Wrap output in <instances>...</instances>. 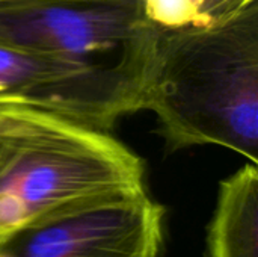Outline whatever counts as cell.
I'll use <instances>...</instances> for the list:
<instances>
[{
	"label": "cell",
	"mask_w": 258,
	"mask_h": 257,
	"mask_svg": "<svg viewBox=\"0 0 258 257\" xmlns=\"http://www.w3.org/2000/svg\"><path fill=\"white\" fill-rule=\"evenodd\" d=\"M144 109L166 150L219 145L258 164V0L201 27L160 29Z\"/></svg>",
	"instance_id": "cell-1"
},
{
	"label": "cell",
	"mask_w": 258,
	"mask_h": 257,
	"mask_svg": "<svg viewBox=\"0 0 258 257\" xmlns=\"http://www.w3.org/2000/svg\"><path fill=\"white\" fill-rule=\"evenodd\" d=\"M142 191L141 158L109 132L0 103V241L63 211Z\"/></svg>",
	"instance_id": "cell-2"
},
{
	"label": "cell",
	"mask_w": 258,
	"mask_h": 257,
	"mask_svg": "<svg viewBox=\"0 0 258 257\" xmlns=\"http://www.w3.org/2000/svg\"><path fill=\"white\" fill-rule=\"evenodd\" d=\"M160 27L141 0L0 3V41L122 80L147 95Z\"/></svg>",
	"instance_id": "cell-3"
},
{
	"label": "cell",
	"mask_w": 258,
	"mask_h": 257,
	"mask_svg": "<svg viewBox=\"0 0 258 257\" xmlns=\"http://www.w3.org/2000/svg\"><path fill=\"white\" fill-rule=\"evenodd\" d=\"M163 208L145 191L88 203L0 241L12 257H159Z\"/></svg>",
	"instance_id": "cell-4"
},
{
	"label": "cell",
	"mask_w": 258,
	"mask_h": 257,
	"mask_svg": "<svg viewBox=\"0 0 258 257\" xmlns=\"http://www.w3.org/2000/svg\"><path fill=\"white\" fill-rule=\"evenodd\" d=\"M0 103L54 112L109 132L121 117L142 111L145 95L122 80L0 41Z\"/></svg>",
	"instance_id": "cell-5"
},
{
	"label": "cell",
	"mask_w": 258,
	"mask_h": 257,
	"mask_svg": "<svg viewBox=\"0 0 258 257\" xmlns=\"http://www.w3.org/2000/svg\"><path fill=\"white\" fill-rule=\"evenodd\" d=\"M210 257H258V170L248 164L219 185L207 235Z\"/></svg>",
	"instance_id": "cell-6"
},
{
	"label": "cell",
	"mask_w": 258,
	"mask_h": 257,
	"mask_svg": "<svg viewBox=\"0 0 258 257\" xmlns=\"http://www.w3.org/2000/svg\"><path fill=\"white\" fill-rule=\"evenodd\" d=\"M148 20L160 29L201 27L213 24L210 0H141Z\"/></svg>",
	"instance_id": "cell-7"
},
{
	"label": "cell",
	"mask_w": 258,
	"mask_h": 257,
	"mask_svg": "<svg viewBox=\"0 0 258 257\" xmlns=\"http://www.w3.org/2000/svg\"><path fill=\"white\" fill-rule=\"evenodd\" d=\"M257 0H210V18L212 23L224 21L242 9L248 8Z\"/></svg>",
	"instance_id": "cell-8"
},
{
	"label": "cell",
	"mask_w": 258,
	"mask_h": 257,
	"mask_svg": "<svg viewBox=\"0 0 258 257\" xmlns=\"http://www.w3.org/2000/svg\"><path fill=\"white\" fill-rule=\"evenodd\" d=\"M0 257H12L8 251H5L3 248H0Z\"/></svg>",
	"instance_id": "cell-9"
},
{
	"label": "cell",
	"mask_w": 258,
	"mask_h": 257,
	"mask_svg": "<svg viewBox=\"0 0 258 257\" xmlns=\"http://www.w3.org/2000/svg\"><path fill=\"white\" fill-rule=\"evenodd\" d=\"M6 2H15V0H0V3H6Z\"/></svg>",
	"instance_id": "cell-10"
}]
</instances>
